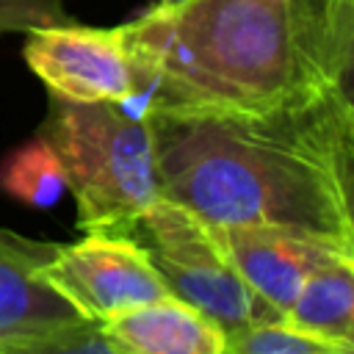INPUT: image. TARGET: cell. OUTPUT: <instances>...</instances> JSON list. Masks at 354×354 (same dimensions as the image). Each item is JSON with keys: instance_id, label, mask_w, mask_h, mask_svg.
<instances>
[{"instance_id": "cell-1", "label": "cell", "mask_w": 354, "mask_h": 354, "mask_svg": "<svg viewBox=\"0 0 354 354\" xmlns=\"http://www.w3.org/2000/svg\"><path fill=\"white\" fill-rule=\"evenodd\" d=\"M158 191L213 227H274L354 252L351 88L266 111H155Z\"/></svg>"}, {"instance_id": "cell-2", "label": "cell", "mask_w": 354, "mask_h": 354, "mask_svg": "<svg viewBox=\"0 0 354 354\" xmlns=\"http://www.w3.org/2000/svg\"><path fill=\"white\" fill-rule=\"evenodd\" d=\"M119 28L138 116L266 111L351 77L354 0H158Z\"/></svg>"}, {"instance_id": "cell-3", "label": "cell", "mask_w": 354, "mask_h": 354, "mask_svg": "<svg viewBox=\"0 0 354 354\" xmlns=\"http://www.w3.org/2000/svg\"><path fill=\"white\" fill-rule=\"evenodd\" d=\"M41 136L64 163L80 230H116L160 196L144 116L113 102L50 97Z\"/></svg>"}, {"instance_id": "cell-4", "label": "cell", "mask_w": 354, "mask_h": 354, "mask_svg": "<svg viewBox=\"0 0 354 354\" xmlns=\"http://www.w3.org/2000/svg\"><path fill=\"white\" fill-rule=\"evenodd\" d=\"M130 238L155 266L166 290L216 321L224 335L252 324L282 321L221 254L210 227L188 207L158 196L116 230Z\"/></svg>"}, {"instance_id": "cell-5", "label": "cell", "mask_w": 354, "mask_h": 354, "mask_svg": "<svg viewBox=\"0 0 354 354\" xmlns=\"http://www.w3.org/2000/svg\"><path fill=\"white\" fill-rule=\"evenodd\" d=\"M39 277L88 321L171 296L147 254L130 238L108 230H86L75 243H55Z\"/></svg>"}, {"instance_id": "cell-6", "label": "cell", "mask_w": 354, "mask_h": 354, "mask_svg": "<svg viewBox=\"0 0 354 354\" xmlns=\"http://www.w3.org/2000/svg\"><path fill=\"white\" fill-rule=\"evenodd\" d=\"M25 64L66 102L130 105L136 77L124 50L122 28H86L75 22L36 28L25 41Z\"/></svg>"}, {"instance_id": "cell-7", "label": "cell", "mask_w": 354, "mask_h": 354, "mask_svg": "<svg viewBox=\"0 0 354 354\" xmlns=\"http://www.w3.org/2000/svg\"><path fill=\"white\" fill-rule=\"evenodd\" d=\"M221 254L238 277L279 315L293 301L301 282L337 257H354L335 243L296 235L274 227H213L207 224Z\"/></svg>"}, {"instance_id": "cell-8", "label": "cell", "mask_w": 354, "mask_h": 354, "mask_svg": "<svg viewBox=\"0 0 354 354\" xmlns=\"http://www.w3.org/2000/svg\"><path fill=\"white\" fill-rule=\"evenodd\" d=\"M100 329L116 354H227L224 329L174 296L119 310Z\"/></svg>"}, {"instance_id": "cell-9", "label": "cell", "mask_w": 354, "mask_h": 354, "mask_svg": "<svg viewBox=\"0 0 354 354\" xmlns=\"http://www.w3.org/2000/svg\"><path fill=\"white\" fill-rule=\"evenodd\" d=\"M53 246L0 230V343L80 321L72 304L39 277Z\"/></svg>"}, {"instance_id": "cell-10", "label": "cell", "mask_w": 354, "mask_h": 354, "mask_svg": "<svg viewBox=\"0 0 354 354\" xmlns=\"http://www.w3.org/2000/svg\"><path fill=\"white\" fill-rule=\"evenodd\" d=\"M282 324L354 348V257H337L315 268L282 313Z\"/></svg>"}, {"instance_id": "cell-11", "label": "cell", "mask_w": 354, "mask_h": 354, "mask_svg": "<svg viewBox=\"0 0 354 354\" xmlns=\"http://www.w3.org/2000/svg\"><path fill=\"white\" fill-rule=\"evenodd\" d=\"M0 188L30 207H53L66 191V171L44 136L11 149L0 160Z\"/></svg>"}, {"instance_id": "cell-12", "label": "cell", "mask_w": 354, "mask_h": 354, "mask_svg": "<svg viewBox=\"0 0 354 354\" xmlns=\"http://www.w3.org/2000/svg\"><path fill=\"white\" fill-rule=\"evenodd\" d=\"M227 354H354V348L296 332L282 321H266L230 332Z\"/></svg>"}, {"instance_id": "cell-13", "label": "cell", "mask_w": 354, "mask_h": 354, "mask_svg": "<svg viewBox=\"0 0 354 354\" xmlns=\"http://www.w3.org/2000/svg\"><path fill=\"white\" fill-rule=\"evenodd\" d=\"M0 354H116V351L108 346L100 321L80 318L75 324H64L41 335L0 343Z\"/></svg>"}, {"instance_id": "cell-14", "label": "cell", "mask_w": 354, "mask_h": 354, "mask_svg": "<svg viewBox=\"0 0 354 354\" xmlns=\"http://www.w3.org/2000/svg\"><path fill=\"white\" fill-rule=\"evenodd\" d=\"M64 22L72 19L61 0H0V33H30Z\"/></svg>"}]
</instances>
